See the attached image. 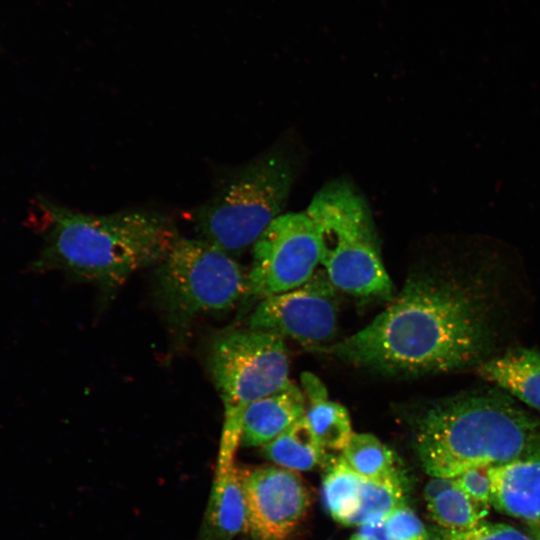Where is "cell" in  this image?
Masks as SVG:
<instances>
[{
	"instance_id": "obj_1",
	"label": "cell",
	"mask_w": 540,
	"mask_h": 540,
	"mask_svg": "<svg viewBox=\"0 0 540 540\" xmlns=\"http://www.w3.org/2000/svg\"><path fill=\"white\" fill-rule=\"evenodd\" d=\"M492 262L467 273L412 276L367 326L325 350L387 375L419 376L477 367L499 340L500 294Z\"/></svg>"
},
{
	"instance_id": "obj_2",
	"label": "cell",
	"mask_w": 540,
	"mask_h": 540,
	"mask_svg": "<svg viewBox=\"0 0 540 540\" xmlns=\"http://www.w3.org/2000/svg\"><path fill=\"white\" fill-rule=\"evenodd\" d=\"M44 243L30 269L61 271L116 288L136 271L157 265L180 238L167 215L146 210L87 214L37 199Z\"/></svg>"
},
{
	"instance_id": "obj_3",
	"label": "cell",
	"mask_w": 540,
	"mask_h": 540,
	"mask_svg": "<svg viewBox=\"0 0 540 540\" xmlns=\"http://www.w3.org/2000/svg\"><path fill=\"white\" fill-rule=\"evenodd\" d=\"M414 435L426 473L455 478L523 455L540 442V421L503 390H473L428 408Z\"/></svg>"
},
{
	"instance_id": "obj_4",
	"label": "cell",
	"mask_w": 540,
	"mask_h": 540,
	"mask_svg": "<svg viewBox=\"0 0 540 540\" xmlns=\"http://www.w3.org/2000/svg\"><path fill=\"white\" fill-rule=\"evenodd\" d=\"M306 213L319 236L320 264L336 289L360 297H392L370 209L351 182L325 184Z\"/></svg>"
},
{
	"instance_id": "obj_5",
	"label": "cell",
	"mask_w": 540,
	"mask_h": 540,
	"mask_svg": "<svg viewBox=\"0 0 540 540\" xmlns=\"http://www.w3.org/2000/svg\"><path fill=\"white\" fill-rule=\"evenodd\" d=\"M293 180L292 162L278 151L238 168L193 212L199 238L232 256L242 253L282 214Z\"/></svg>"
},
{
	"instance_id": "obj_6",
	"label": "cell",
	"mask_w": 540,
	"mask_h": 540,
	"mask_svg": "<svg viewBox=\"0 0 540 540\" xmlns=\"http://www.w3.org/2000/svg\"><path fill=\"white\" fill-rule=\"evenodd\" d=\"M208 366L224 407L217 462H234L247 408L291 383L287 350L270 332L228 331L212 341Z\"/></svg>"
},
{
	"instance_id": "obj_7",
	"label": "cell",
	"mask_w": 540,
	"mask_h": 540,
	"mask_svg": "<svg viewBox=\"0 0 540 540\" xmlns=\"http://www.w3.org/2000/svg\"><path fill=\"white\" fill-rule=\"evenodd\" d=\"M156 290L168 321L184 327L233 307L247 292V277L232 255L200 238L180 237L157 264Z\"/></svg>"
},
{
	"instance_id": "obj_8",
	"label": "cell",
	"mask_w": 540,
	"mask_h": 540,
	"mask_svg": "<svg viewBox=\"0 0 540 540\" xmlns=\"http://www.w3.org/2000/svg\"><path fill=\"white\" fill-rule=\"evenodd\" d=\"M321 260L317 230L306 212L275 218L253 244L247 292L263 299L307 282Z\"/></svg>"
},
{
	"instance_id": "obj_9",
	"label": "cell",
	"mask_w": 540,
	"mask_h": 540,
	"mask_svg": "<svg viewBox=\"0 0 540 540\" xmlns=\"http://www.w3.org/2000/svg\"><path fill=\"white\" fill-rule=\"evenodd\" d=\"M249 328L320 348L336 333V288L325 272H315L296 288L260 299Z\"/></svg>"
},
{
	"instance_id": "obj_10",
	"label": "cell",
	"mask_w": 540,
	"mask_h": 540,
	"mask_svg": "<svg viewBox=\"0 0 540 540\" xmlns=\"http://www.w3.org/2000/svg\"><path fill=\"white\" fill-rule=\"evenodd\" d=\"M247 530L254 540H288L305 518L311 494L296 471L266 466L243 473Z\"/></svg>"
},
{
	"instance_id": "obj_11",
	"label": "cell",
	"mask_w": 540,
	"mask_h": 540,
	"mask_svg": "<svg viewBox=\"0 0 540 540\" xmlns=\"http://www.w3.org/2000/svg\"><path fill=\"white\" fill-rule=\"evenodd\" d=\"M486 471L491 506L529 526L540 525V442L520 457Z\"/></svg>"
},
{
	"instance_id": "obj_12",
	"label": "cell",
	"mask_w": 540,
	"mask_h": 540,
	"mask_svg": "<svg viewBox=\"0 0 540 540\" xmlns=\"http://www.w3.org/2000/svg\"><path fill=\"white\" fill-rule=\"evenodd\" d=\"M247 529L243 472L236 464L217 465L200 540H232Z\"/></svg>"
},
{
	"instance_id": "obj_13",
	"label": "cell",
	"mask_w": 540,
	"mask_h": 540,
	"mask_svg": "<svg viewBox=\"0 0 540 540\" xmlns=\"http://www.w3.org/2000/svg\"><path fill=\"white\" fill-rule=\"evenodd\" d=\"M483 379L540 412V351L517 347L476 367Z\"/></svg>"
},
{
	"instance_id": "obj_14",
	"label": "cell",
	"mask_w": 540,
	"mask_h": 540,
	"mask_svg": "<svg viewBox=\"0 0 540 540\" xmlns=\"http://www.w3.org/2000/svg\"><path fill=\"white\" fill-rule=\"evenodd\" d=\"M304 393L292 382L251 404L244 413L241 445H265L305 413Z\"/></svg>"
},
{
	"instance_id": "obj_15",
	"label": "cell",
	"mask_w": 540,
	"mask_h": 540,
	"mask_svg": "<svg viewBox=\"0 0 540 540\" xmlns=\"http://www.w3.org/2000/svg\"><path fill=\"white\" fill-rule=\"evenodd\" d=\"M304 416L324 448L343 450L353 432L348 411L329 399L324 383L313 373L303 372Z\"/></svg>"
},
{
	"instance_id": "obj_16",
	"label": "cell",
	"mask_w": 540,
	"mask_h": 540,
	"mask_svg": "<svg viewBox=\"0 0 540 540\" xmlns=\"http://www.w3.org/2000/svg\"><path fill=\"white\" fill-rule=\"evenodd\" d=\"M262 452L279 467L292 471L311 470L326 460L324 447L304 415L263 445Z\"/></svg>"
},
{
	"instance_id": "obj_17",
	"label": "cell",
	"mask_w": 540,
	"mask_h": 540,
	"mask_svg": "<svg viewBox=\"0 0 540 540\" xmlns=\"http://www.w3.org/2000/svg\"><path fill=\"white\" fill-rule=\"evenodd\" d=\"M364 479L342 456L328 463L322 483L323 500L337 522L348 525L357 512Z\"/></svg>"
},
{
	"instance_id": "obj_18",
	"label": "cell",
	"mask_w": 540,
	"mask_h": 540,
	"mask_svg": "<svg viewBox=\"0 0 540 540\" xmlns=\"http://www.w3.org/2000/svg\"><path fill=\"white\" fill-rule=\"evenodd\" d=\"M405 504V483L400 471L379 479H364L360 505L348 526L384 520L394 509Z\"/></svg>"
},
{
	"instance_id": "obj_19",
	"label": "cell",
	"mask_w": 540,
	"mask_h": 540,
	"mask_svg": "<svg viewBox=\"0 0 540 540\" xmlns=\"http://www.w3.org/2000/svg\"><path fill=\"white\" fill-rule=\"evenodd\" d=\"M342 457L365 479H379L399 472L394 452L369 433H353L342 450Z\"/></svg>"
},
{
	"instance_id": "obj_20",
	"label": "cell",
	"mask_w": 540,
	"mask_h": 540,
	"mask_svg": "<svg viewBox=\"0 0 540 540\" xmlns=\"http://www.w3.org/2000/svg\"><path fill=\"white\" fill-rule=\"evenodd\" d=\"M427 510L441 528L450 530L470 529L488 513V509L472 501L457 484L427 502Z\"/></svg>"
},
{
	"instance_id": "obj_21",
	"label": "cell",
	"mask_w": 540,
	"mask_h": 540,
	"mask_svg": "<svg viewBox=\"0 0 540 540\" xmlns=\"http://www.w3.org/2000/svg\"><path fill=\"white\" fill-rule=\"evenodd\" d=\"M432 540H533L514 526L485 520L466 530L441 528L433 533Z\"/></svg>"
},
{
	"instance_id": "obj_22",
	"label": "cell",
	"mask_w": 540,
	"mask_h": 540,
	"mask_svg": "<svg viewBox=\"0 0 540 540\" xmlns=\"http://www.w3.org/2000/svg\"><path fill=\"white\" fill-rule=\"evenodd\" d=\"M385 527L389 540H430L424 524L406 504L385 518Z\"/></svg>"
},
{
	"instance_id": "obj_23",
	"label": "cell",
	"mask_w": 540,
	"mask_h": 540,
	"mask_svg": "<svg viewBox=\"0 0 540 540\" xmlns=\"http://www.w3.org/2000/svg\"><path fill=\"white\" fill-rule=\"evenodd\" d=\"M457 486L477 505L491 506V485L486 468L469 469L454 478Z\"/></svg>"
},
{
	"instance_id": "obj_24",
	"label": "cell",
	"mask_w": 540,
	"mask_h": 540,
	"mask_svg": "<svg viewBox=\"0 0 540 540\" xmlns=\"http://www.w3.org/2000/svg\"><path fill=\"white\" fill-rule=\"evenodd\" d=\"M361 540H389L384 520L367 522L355 534Z\"/></svg>"
},
{
	"instance_id": "obj_25",
	"label": "cell",
	"mask_w": 540,
	"mask_h": 540,
	"mask_svg": "<svg viewBox=\"0 0 540 540\" xmlns=\"http://www.w3.org/2000/svg\"><path fill=\"white\" fill-rule=\"evenodd\" d=\"M456 484L454 478L434 477L424 488V498L426 502L433 500L443 491L453 487Z\"/></svg>"
},
{
	"instance_id": "obj_26",
	"label": "cell",
	"mask_w": 540,
	"mask_h": 540,
	"mask_svg": "<svg viewBox=\"0 0 540 540\" xmlns=\"http://www.w3.org/2000/svg\"><path fill=\"white\" fill-rule=\"evenodd\" d=\"M529 532L533 540H540V525L529 526Z\"/></svg>"
},
{
	"instance_id": "obj_27",
	"label": "cell",
	"mask_w": 540,
	"mask_h": 540,
	"mask_svg": "<svg viewBox=\"0 0 540 540\" xmlns=\"http://www.w3.org/2000/svg\"><path fill=\"white\" fill-rule=\"evenodd\" d=\"M350 540H361L356 535H354Z\"/></svg>"
}]
</instances>
